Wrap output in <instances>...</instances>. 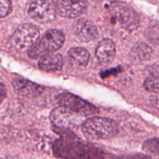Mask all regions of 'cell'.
I'll list each match as a JSON object with an SVG mask.
<instances>
[{"label":"cell","instance_id":"ba28073f","mask_svg":"<svg viewBox=\"0 0 159 159\" xmlns=\"http://www.w3.org/2000/svg\"><path fill=\"white\" fill-rule=\"evenodd\" d=\"M87 2L84 1H56L55 2L56 13L63 17L76 18L83 13Z\"/></svg>","mask_w":159,"mask_h":159},{"label":"cell","instance_id":"6da1fadb","mask_svg":"<svg viewBox=\"0 0 159 159\" xmlns=\"http://www.w3.org/2000/svg\"><path fill=\"white\" fill-rule=\"evenodd\" d=\"M81 129L83 134L92 140L110 139L118 133V127L115 120L99 116L84 120Z\"/></svg>","mask_w":159,"mask_h":159},{"label":"cell","instance_id":"3957f363","mask_svg":"<svg viewBox=\"0 0 159 159\" xmlns=\"http://www.w3.org/2000/svg\"><path fill=\"white\" fill-rule=\"evenodd\" d=\"M40 37V31L37 26L26 23L19 26L12 34L9 43L11 46L18 51H29L37 41Z\"/></svg>","mask_w":159,"mask_h":159},{"label":"cell","instance_id":"8fae6325","mask_svg":"<svg viewBox=\"0 0 159 159\" xmlns=\"http://www.w3.org/2000/svg\"><path fill=\"white\" fill-rule=\"evenodd\" d=\"M115 45L110 39H103L99 42L95 51L97 59L101 65H108L115 57Z\"/></svg>","mask_w":159,"mask_h":159},{"label":"cell","instance_id":"277c9868","mask_svg":"<svg viewBox=\"0 0 159 159\" xmlns=\"http://www.w3.org/2000/svg\"><path fill=\"white\" fill-rule=\"evenodd\" d=\"M109 8L112 16L123 29L133 30L139 26L138 14L130 6L122 2H112Z\"/></svg>","mask_w":159,"mask_h":159},{"label":"cell","instance_id":"7c38bea8","mask_svg":"<svg viewBox=\"0 0 159 159\" xmlns=\"http://www.w3.org/2000/svg\"><path fill=\"white\" fill-rule=\"evenodd\" d=\"M63 57L60 54H50L41 57L38 62L39 68L45 71H60L63 67Z\"/></svg>","mask_w":159,"mask_h":159},{"label":"cell","instance_id":"4fadbf2b","mask_svg":"<svg viewBox=\"0 0 159 159\" xmlns=\"http://www.w3.org/2000/svg\"><path fill=\"white\" fill-rule=\"evenodd\" d=\"M67 58L71 65L77 67H85L90 60V53L85 48L76 47L69 51Z\"/></svg>","mask_w":159,"mask_h":159},{"label":"cell","instance_id":"5bb4252c","mask_svg":"<svg viewBox=\"0 0 159 159\" xmlns=\"http://www.w3.org/2000/svg\"><path fill=\"white\" fill-rule=\"evenodd\" d=\"M152 49L143 43H140L135 45L132 51V57L135 60L146 61L151 57Z\"/></svg>","mask_w":159,"mask_h":159},{"label":"cell","instance_id":"9a60e30c","mask_svg":"<svg viewBox=\"0 0 159 159\" xmlns=\"http://www.w3.org/2000/svg\"><path fill=\"white\" fill-rule=\"evenodd\" d=\"M144 89L151 93L159 92V74H151L148 76L143 83Z\"/></svg>","mask_w":159,"mask_h":159},{"label":"cell","instance_id":"52a82bcc","mask_svg":"<svg viewBox=\"0 0 159 159\" xmlns=\"http://www.w3.org/2000/svg\"><path fill=\"white\" fill-rule=\"evenodd\" d=\"M84 116L63 107L54 109L50 114V120L54 125L65 128H73L82 125Z\"/></svg>","mask_w":159,"mask_h":159},{"label":"cell","instance_id":"ac0fdd59","mask_svg":"<svg viewBox=\"0 0 159 159\" xmlns=\"http://www.w3.org/2000/svg\"><path fill=\"white\" fill-rule=\"evenodd\" d=\"M144 147L146 150L159 155V138L147 141L144 144Z\"/></svg>","mask_w":159,"mask_h":159},{"label":"cell","instance_id":"8992f818","mask_svg":"<svg viewBox=\"0 0 159 159\" xmlns=\"http://www.w3.org/2000/svg\"><path fill=\"white\" fill-rule=\"evenodd\" d=\"M28 15L31 18L40 23H48L55 20L56 15L55 2L34 1L27 8Z\"/></svg>","mask_w":159,"mask_h":159},{"label":"cell","instance_id":"7a4b0ae2","mask_svg":"<svg viewBox=\"0 0 159 159\" xmlns=\"http://www.w3.org/2000/svg\"><path fill=\"white\" fill-rule=\"evenodd\" d=\"M65 42V36L59 30H48L42 37L37 40L34 46L28 51V56L35 59L53 54L59 50Z\"/></svg>","mask_w":159,"mask_h":159},{"label":"cell","instance_id":"d6986e66","mask_svg":"<svg viewBox=\"0 0 159 159\" xmlns=\"http://www.w3.org/2000/svg\"><path fill=\"white\" fill-rule=\"evenodd\" d=\"M6 96V89L3 84L0 83V103L3 101Z\"/></svg>","mask_w":159,"mask_h":159},{"label":"cell","instance_id":"2e32d148","mask_svg":"<svg viewBox=\"0 0 159 159\" xmlns=\"http://www.w3.org/2000/svg\"><path fill=\"white\" fill-rule=\"evenodd\" d=\"M12 3L8 0H0V18L9 15L12 11Z\"/></svg>","mask_w":159,"mask_h":159},{"label":"cell","instance_id":"e0dca14e","mask_svg":"<svg viewBox=\"0 0 159 159\" xmlns=\"http://www.w3.org/2000/svg\"><path fill=\"white\" fill-rule=\"evenodd\" d=\"M148 38L154 43L159 44V23L151 26L148 30Z\"/></svg>","mask_w":159,"mask_h":159},{"label":"cell","instance_id":"5b68a950","mask_svg":"<svg viewBox=\"0 0 159 159\" xmlns=\"http://www.w3.org/2000/svg\"><path fill=\"white\" fill-rule=\"evenodd\" d=\"M59 107H63L82 116L94 115L98 113V109L87 101L70 93H62L57 97Z\"/></svg>","mask_w":159,"mask_h":159},{"label":"cell","instance_id":"9c48e42d","mask_svg":"<svg viewBox=\"0 0 159 159\" xmlns=\"http://www.w3.org/2000/svg\"><path fill=\"white\" fill-rule=\"evenodd\" d=\"M12 84L15 91L24 97H37L44 91V87L41 85L21 78H15L12 80Z\"/></svg>","mask_w":159,"mask_h":159},{"label":"cell","instance_id":"30bf717a","mask_svg":"<svg viewBox=\"0 0 159 159\" xmlns=\"http://www.w3.org/2000/svg\"><path fill=\"white\" fill-rule=\"evenodd\" d=\"M74 31L77 38L86 43L96 40L98 36V29L94 23L85 19H81L76 22Z\"/></svg>","mask_w":159,"mask_h":159}]
</instances>
